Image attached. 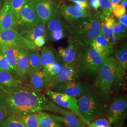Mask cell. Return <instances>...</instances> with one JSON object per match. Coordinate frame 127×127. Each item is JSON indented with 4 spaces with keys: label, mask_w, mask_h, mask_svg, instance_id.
I'll return each instance as SVG.
<instances>
[{
    "label": "cell",
    "mask_w": 127,
    "mask_h": 127,
    "mask_svg": "<svg viewBox=\"0 0 127 127\" xmlns=\"http://www.w3.org/2000/svg\"><path fill=\"white\" fill-rule=\"evenodd\" d=\"M40 56V69H42L47 64L53 63L58 60L54 51L50 48H44L41 50Z\"/></svg>",
    "instance_id": "cell-27"
},
{
    "label": "cell",
    "mask_w": 127,
    "mask_h": 127,
    "mask_svg": "<svg viewBox=\"0 0 127 127\" xmlns=\"http://www.w3.org/2000/svg\"><path fill=\"white\" fill-rule=\"evenodd\" d=\"M37 113L29 114L20 117L21 122L26 127H40Z\"/></svg>",
    "instance_id": "cell-30"
},
{
    "label": "cell",
    "mask_w": 127,
    "mask_h": 127,
    "mask_svg": "<svg viewBox=\"0 0 127 127\" xmlns=\"http://www.w3.org/2000/svg\"><path fill=\"white\" fill-rule=\"evenodd\" d=\"M69 34L81 42L84 45H89L101 31L100 22L93 16L82 18L68 23Z\"/></svg>",
    "instance_id": "cell-3"
},
{
    "label": "cell",
    "mask_w": 127,
    "mask_h": 127,
    "mask_svg": "<svg viewBox=\"0 0 127 127\" xmlns=\"http://www.w3.org/2000/svg\"><path fill=\"white\" fill-rule=\"evenodd\" d=\"M87 127H93V126L91 125V123H90V124H89L88 125H87Z\"/></svg>",
    "instance_id": "cell-49"
},
{
    "label": "cell",
    "mask_w": 127,
    "mask_h": 127,
    "mask_svg": "<svg viewBox=\"0 0 127 127\" xmlns=\"http://www.w3.org/2000/svg\"><path fill=\"white\" fill-rule=\"evenodd\" d=\"M127 96L126 95H121L115 97L108 104L105 117L112 123L114 121L124 119L127 113Z\"/></svg>",
    "instance_id": "cell-13"
},
{
    "label": "cell",
    "mask_w": 127,
    "mask_h": 127,
    "mask_svg": "<svg viewBox=\"0 0 127 127\" xmlns=\"http://www.w3.org/2000/svg\"><path fill=\"white\" fill-rule=\"evenodd\" d=\"M91 45L106 59L114 52V47L106 40L103 34L102 30L99 34L91 42Z\"/></svg>",
    "instance_id": "cell-21"
},
{
    "label": "cell",
    "mask_w": 127,
    "mask_h": 127,
    "mask_svg": "<svg viewBox=\"0 0 127 127\" xmlns=\"http://www.w3.org/2000/svg\"><path fill=\"white\" fill-rule=\"evenodd\" d=\"M100 24L101 30L103 35L106 40L108 41L114 47V45L116 44L119 41L115 35L114 32L113 31L112 28H108L105 25L104 18L100 20Z\"/></svg>",
    "instance_id": "cell-28"
},
{
    "label": "cell",
    "mask_w": 127,
    "mask_h": 127,
    "mask_svg": "<svg viewBox=\"0 0 127 127\" xmlns=\"http://www.w3.org/2000/svg\"><path fill=\"white\" fill-rule=\"evenodd\" d=\"M62 66V64L59 62L58 60H57L53 63L47 64L42 69L51 78L52 80V79L59 72Z\"/></svg>",
    "instance_id": "cell-32"
},
{
    "label": "cell",
    "mask_w": 127,
    "mask_h": 127,
    "mask_svg": "<svg viewBox=\"0 0 127 127\" xmlns=\"http://www.w3.org/2000/svg\"><path fill=\"white\" fill-rule=\"evenodd\" d=\"M73 2L76 3L77 2H81V1H84V2H89V0H69Z\"/></svg>",
    "instance_id": "cell-46"
},
{
    "label": "cell",
    "mask_w": 127,
    "mask_h": 127,
    "mask_svg": "<svg viewBox=\"0 0 127 127\" xmlns=\"http://www.w3.org/2000/svg\"><path fill=\"white\" fill-rule=\"evenodd\" d=\"M89 3L94 10H97L100 7L99 0H89Z\"/></svg>",
    "instance_id": "cell-43"
},
{
    "label": "cell",
    "mask_w": 127,
    "mask_h": 127,
    "mask_svg": "<svg viewBox=\"0 0 127 127\" xmlns=\"http://www.w3.org/2000/svg\"><path fill=\"white\" fill-rule=\"evenodd\" d=\"M30 50L18 48L16 67L19 75L25 81L27 80L29 69V56Z\"/></svg>",
    "instance_id": "cell-20"
},
{
    "label": "cell",
    "mask_w": 127,
    "mask_h": 127,
    "mask_svg": "<svg viewBox=\"0 0 127 127\" xmlns=\"http://www.w3.org/2000/svg\"><path fill=\"white\" fill-rule=\"evenodd\" d=\"M100 7L103 12L104 18L108 17L112 13L113 7L111 0H99Z\"/></svg>",
    "instance_id": "cell-34"
},
{
    "label": "cell",
    "mask_w": 127,
    "mask_h": 127,
    "mask_svg": "<svg viewBox=\"0 0 127 127\" xmlns=\"http://www.w3.org/2000/svg\"><path fill=\"white\" fill-rule=\"evenodd\" d=\"M126 12V9L122 4L116 5L115 6L112 10V13L114 16L120 18Z\"/></svg>",
    "instance_id": "cell-37"
},
{
    "label": "cell",
    "mask_w": 127,
    "mask_h": 127,
    "mask_svg": "<svg viewBox=\"0 0 127 127\" xmlns=\"http://www.w3.org/2000/svg\"><path fill=\"white\" fill-rule=\"evenodd\" d=\"M78 100L81 113L89 124L97 118L105 116L109 101L95 87L89 88Z\"/></svg>",
    "instance_id": "cell-2"
},
{
    "label": "cell",
    "mask_w": 127,
    "mask_h": 127,
    "mask_svg": "<svg viewBox=\"0 0 127 127\" xmlns=\"http://www.w3.org/2000/svg\"><path fill=\"white\" fill-rule=\"evenodd\" d=\"M122 4L123 6L127 9V0H122Z\"/></svg>",
    "instance_id": "cell-47"
},
{
    "label": "cell",
    "mask_w": 127,
    "mask_h": 127,
    "mask_svg": "<svg viewBox=\"0 0 127 127\" xmlns=\"http://www.w3.org/2000/svg\"><path fill=\"white\" fill-rule=\"evenodd\" d=\"M79 76L78 60L63 64L59 72L52 79L49 90L60 82L76 80Z\"/></svg>",
    "instance_id": "cell-14"
},
{
    "label": "cell",
    "mask_w": 127,
    "mask_h": 127,
    "mask_svg": "<svg viewBox=\"0 0 127 127\" xmlns=\"http://www.w3.org/2000/svg\"><path fill=\"white\" fill-rule=\"evenodd\" d=\"M119 22L127 27V14H124L122 16L119 18Z\"/></svg>",
    "instance_id": "cell-44"
},
{
    "label": "cell",
    "mask_w": 127,
    "mask_h": 127,
    "mask_svg": "<svg viewBox=\"0 0 127 127\" xmlns=\"http://www.w3.org/2000/svg\"><path fill=\"white\" fill-rule=\"evenodd\" d=\"M59 9L61 15L68 23L74 22L80 19L86 18L91 15L89 10L81 9L71 5L59 6Z\"/></svg>",
    "instance_id": "cell-16"
},
{
    "label": "cell",
    "mask_w": 127,
    "mask_h": 127,
    "mask_svg": "<svg viewBox=\"0 0 127 127\" xmlns=\"http://www.w3.org/2000/svg\"><path fill=\"white\" fill-rule=\"evenodd\" d=\"M67 25L59 15L52 18L46 24L44 37L46 41H58L68 36Z\"/></svg>",
    "instance_id": "cell-11"
},
{
    "label": "cell",
    "mask_w": 127,
    "mask_h": 127,
    "mask_svg": "<svg viewBox=\"0 0 127 127\" xmlns=\"http://www.w3.org/2000/svg\"><path fill=\"white\" fill-rule=\"evenodd\" d=\"M124 119H120L114 121L112 123L111 127H126L124 125Z\"/></svg>",
    "instance_id": "cell-42"
},
{
    "label": "cell",
    "mask_w": 127,
    "mask_h": 127,
    "mask_svg": "<svg viewBox=\"0 0 127 127\" xmlns=\"http://www.w3.org/2000/svg\"><path fill=\"white\" fill-rule=\"evenodd\" d=\"M113 16L112 15V14L109 16L108 17L104 18V23L106 27L108 28H112L115 23L114 19L113 18Z\"/></svg>",
    "instance_id": "cell-39"
},
{
    "label": "cell",
    "mask_w": 127,
    "mask_h": 127,
    "mask_svg": "<svg viewBox=\"0 0 127 127\" xmlns=\"http://www.w3.org/2000/svg\"><path fill=\"white\" fill-rule=\"evenodd\" d=\"M117 61L113 57L105 59L96 75L94 87L99 90L109 101L115 76Z\"/></svg>",
    "instance_id": "cell-4"
},
{
    "label": "cell",
    "mask_w": 127,
    "mask_h": 127,
    "mask_svg": "<svg viewBox=\"0 0 127 127\" xmlns=\"http://www.w3.org/2000/svg\"><path fill=\"white\" fill-rule=\"evenodd\" d=\"M45 94L56 104L72 112L85 124H89L81 113L77 98L51 90H46Z\"/></svg>",
    "instance_id": "cell-6"
},
{
    "label": "cell",
    "mask_w": 127,
    "mask_h": 127,
    "mask_svg": "<svg viewBox=\"0 0 127 127\" xmlns=\"http://www.w3.org/2000/svg\"><path fill=\"white\" fill-rule=\"evenodd\" d=\"M46 30V24L39 23L35 27L27 30L22 34L28 41L34 43L35 40L40 37L44 36Z\"/></svg>",
    "instance_id": "cell-22"
},
{
    "label": "cell",
    "mask_w": 127,
    "mask_h": 127,
    "mask_svg": "<svg viewBox=\"0 0 127 127\" xmlns=\"http://www.w3.org/2000/svg\"><path fill=\"white\" fill-rule=\"evenodd\" d=\"M16 19L11 7L10 0H4L0 10V31L9 29H15Z\"/></svg>",
    "instance_id": "cell-17"
},
{
    "label": "cell",
    "mask_w": 127,
    "mask_h": 127,
    "mask_svg": "<svg viewBox=\"0 0 127 127\" xmlns=\"http://www.w3.org/2000/svg\"><path fill=\"white\" fill-rule=\"evenodd\" d=\"M4 0H0V10L2 7V6L4 4Z\"/></svg>",
    "instance_id": "cell-48"
},
{
    "label": "cell",
    "mask_w": 127,
    "mask_h": 127,
    "mask_svg": "<svg viewBox=\"0 0 127 127\" xmlns=\"http://www.w3.org/2000/svg\"><path fill=\"white\" fill-rule=\"evenodd\" d=\"M104 59L91 44L85 46L78 60L79 74L96 76Z\"/></svg>",
    "instance_id": "cell-5"
},
{
    "label": "cell",
    "mask_w": 127,
    "mask_h": 127,
    "mask_svg": "<svg viewBox=\"0 0 127 127\" xmlns=\"http://www.w3.org/2000/svg\"><path fill=\"white\" fill-rule=\"evenodd\" d=\"M89 88L86 83L74 80L58 83L51 90L77 98L81 96Z\"/></svg>",
    "instance_id": "cell-12"
},
{
    "label": "cell",
    "mask_w": 127,
    "mask_h": 127,
    "mask_svg": "<svg viewBox=\"0 0 127 127\" xmlns=\"http://www.w3.org/2000/svg\"><path fill=\"white\" fill-rule=\"evenodd\" d=\"M32 5L40 23L46 24L50 19L61 15L59 5L52 0H28Z\"/></svg>",
    "instance_id": "cell-7"
},
{
    "label": "cell",
    "mask_w": 127,
    "mask_h": 127,
    "mask_svg": "<svg viewBox=\"0 0 127 127\" xmlns=\"http://www.w3.org/2000/svg\"><path fill=\"white\" fill-rule=\"evenodd\" d=\"M74 6L77 7V8L82 9L89 10L91 9L90 3L89 2H84V1L77 2L75 3Z\"/></svg>",
    "instance_id": "cell-40"
},
{
    "label": "cell",
    "mask_w": 127,
    "mask_h": 127,
    "mask_svg": "<svg viewBox=\"0 0 127 127\" xmlns=\"http://www.w3.org/2000/svg\"><path fill=\"white\" fill-rule=\"evenodd\" d=\"M122 1V0H111V3H112L113 8H114V7L115 6L118 4Z\"/></svg>",
    "instance_id": "cell-45"
},
{
    "label": "cell",
    "mask_w": 127,
    "mask_h": 127,
    "mask_svg": "<svg viewBox=\"0 0 127 127\" xmlns=\"http://www.w3.org/2000/svg\"><path fill=\"white\" fill-rule=\"evenodd\" d=\"M85 47V45L81 42L70 35L68 46L66 48L59 47L57 59L63 64H62L78 60Z\"/></svg>",
    "instance_id": "cell-10"
},
{
    "label": "cell",
    "mask_w": 127,
    "mask_h": 127,
    "mask_svg": "<svg viewBox=\"0 0 127 127\" xmlns=\"http://www.w3.org/2000/svg\"><path fill=\"white\" fill-rule=\"evenodd\" d=\"M26 86L32 90L41 91L50 89L51 78L43 69H40L27 78Z\"/></svg>",
    "instance_id": "cell-15"
},
{
    "label": "cell",
    "mask_w": 127,
    "mask_h": 127,
    "mask_svg": "<svg viewBox=\"0 0 127 127\" xmlns=\"http://www.w3.org/2000/svg\"><path fill=\"white\" fill-rule=\"evenodd\" d=\"M8 116V112L4 105L0 104V123Z\"/></svg>",
    "instance_id": "cell-38"
},
{
    "label": "cell",
    "mask_w": 127,
    "mask_h": 127,
    "mask_svg": "<svg viewBox=\"0 0 127 127\" xmlns=\"http://www.w3.org/2000/svg\"><path fill=\"white\" fill-rule=\"evenodd\" d=\"M40 23L32 5L28 1L21 9L16 23V30L21 35Z\"/></svg>",
    "instance_id": "cell-9"
},
{
    "label": "cell",
    "mask_w": 127,
    "mask_h": 127,
    "mask_svg": "<svg viewBox=\"0 0 127 127\" xmlns=\"http://www.w3.org/2000/svg\"><path fill=\"white\" fill-rule=\"evenodd\" d=\"M0 127H26L20 120V117L9 115L0 123Z\"/></svg>",
    "instance_id": "cell-29"
},
{
    "label": "cell",
    "mask_w": 127,
    "mask_h": 127,
    "mask_svg": "<svg viewBox=\"0 0 127 127\" xmlns=\"http://www.w3.org/2000/svg\"><path fill=\"white\" fill-rule=\"evenodd\" d=\"M49 100L45 94L26 86L8 92L0 91V104L6 107L8 116L21 117L46 111Z\"/></svg>",
    "instance_id": "cell-1"
},
{
    "label": "cell",
    "mask_w": 127,
    "mask_h": 127,
    "mask_svg": "<svg viewBox=\"0 0 127 127\" xmlns=\"http://www.w3.org/2000/svg\"><path fill=\"white\" fill-rule=\"evenodd\" d=\"M41 56L38 50H30L29 56V69L27 77L40 70Z\"/></svg>",
    "instance_id": "cell-23"
},
{
    "label": "cell",
    "mask_w": 127,
    "mask_h": 127,
    "mask_svg": "<svg viewBox=\"0 0 127 127\" xmlns=\"http://www.w3.org/2000/svg\"><path fill=\"white\" fill-rule=\"evenodd\" d=\"M40 127H61V123L52 117L51 114L40 112L37 113Z\"/></svg>",
    "instance_id": "cell-26"
},
{
    "label": "cell",
    "mask_w": 127,
    "mask_h": 127,
    "mask_svg": "<svg viewBox=\"0 0 127 127\" xmlns=\"http://www.w3.org/2000/svg\"><path fill=\"white\" fill-rule=\"evenodd\" d=\"M25 82L8 71L0 70V91L8 92L25 86Z\"/></svg>",
    "instance_id": "cell-18"
},
{
    "label": "cell",
    "mask_w": 127,
    "mask_h": 127,
    "mask_svg": "<svg viewBox=\"0 0 127 127\" xmlns=\"http://www.w3.org/2000/svg\"><path fill=\"white\" fill-rule=\"evenodd\" d=\"M0 50L7 59L11 68L14 76L16 78L25 82L23 78L19 75L17 69L16 61L18 52V48L6 45L0 43Z\"/></svg>",
    "instance_id": "cell-19"
},
{
    "label": "cell",
    "mask_w": 127,
    "mask_h": 127,
    "mask_svg": "<svg viewBox=\"0 0 127 127\" xmlns=\"http://www.w3.org/2000/svg\"><path fill=\"white\" fill-rule=\"evenodd\" d=\"M0 70L9 72L13 75V71L4 54L0 50Z\"/></svg>",
    "instance_id": "cell-36"
},
{
    "label": "cell",
    "mask_w": 127,
    "mask_h": 127,
    "mask_svg": "<svg viewBox=\"0 0 127 127\" xmlns=\"http://www.w3.org/2000/svg\"><path fill=\"white\" fill-rule=\"evenodd\" d=\"M27 0H10L11 7L16 19V23L20 11Z\"/></svg>",
    "instance_id": "cell-33"
},
{
    "label": "cell",
    "mask_w": 127,
    "mask_h": 127,
    "mask_svg": "<svg viewBox=\"0 0 127 127\" xmlns=\"http://www.w3.org/2000/svg\"><path fill=\"white\" fill-rule=\"evenodd\" d=\"M93 127H111L112 123L107 117L97 118L91 123Z\"/></svg>",
    "instance_id": "cell-35"
},
{
    "label": "cell",
    "mask_w": 127,
    "mask_h": 127,
    "mask_svg": "<svg viewBox=\"0 0 127 127\" xmlns=\"http://www.w3.org/2000/svg\"><path fill=\"white\" fill-rule=\"evenodd\" d=\"M0 43L16 48L29 50H39L34 43L28 41L15 29H9L0 31Z\"/></svg>",
    "instance_id": "cell-8"
},
{
    "label": "cell",
    "mask_w": 127,
    "mask_h": 127,
    "mask_svg": "<svg viewBox=\"0 0 127 127\" xmlns=\"http://www.w3.org/2000/svg\"><path fill=\"white\" fill-rule=\"evenodd\" d=\"M114 51L116 60L118 62L124 72L126 73L127 70V42L123 43Z\"/></svg>",
    "instance_id": "cell-24"
},
{
    "label": "cell",
    "mask_w": 127,
    "mask_h": 127,
    "mask_svg": "<svg viewBox=\"0 0 127 127\" xmlns=\"http://www.w3.org/2000/svg\"><path fill=\"white\" fill-rule=\"evenodd\" d=\"M112 30L119 41L126 38L127 27L123 24L119 22L114 23Z\"/></svg>",
    "instance_id": "cell-31"
},
{
    "label": "cell",
    "mask_w": 127,
    "mask_h": 127,
    "mask_svg": "<svg viewBox=\"0 0 127 127\" xmlns=\"http://www.w3.org/2000/svg\"><path fill=\"white\" fill-rule=\"evenodd\" d=\"M126 73L124 72L120 64L117 61L115 76L112 88V93L116 91L125 86Z\"/></svg>",
    "instance_id": "cell-25"
},
{
    "label": "cell",
    "mask_w": 127,
    "mask_h": 127,
    "mask_svg": "<svg viewBox=\"0 0 127 127\" xmlns=\"http://www.w3.org/2000/svg\"><path fill=\"white\" fill-rule=\"evenodd\" d=\"M46 43L45 39L44 36L40 37L36 39L34 41V44L37 47L41 48Z\"/></svg>",
    "instance_id": "cell-41"
}]
</instances>
